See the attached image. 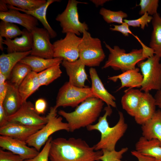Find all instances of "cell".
Returning a JSON list of instances; mask_svg holds the SVG:
<instances>
[{"label": "cell", "mask_w": 161, "mask_h": 161, "mask_svg": "<svg viewBox=\"0 0 161 161\" xmlns=\"http://www.w3.org/2000/svg\"><path fill=\"white\" fill-rule=\"evenodd\" d=\"M102 154L81 138L58 137L52 140L49 156L50 161H99Z\"/></svg>", "instance_id": "1"}, {"label": "cell", "mask_w": 161, "mask_h": 161, "mask_svg": "<svg viewBox=\"0 0 161 161\" xmlns=\"http://www.w3.org/2000/svg\"><path fill=\"white\" fill-rule=\"evenodd\" d=\"M105 112L100 117L98 122L86 128L88 131L97 130L101 134L100 140L94 145L96 151L106 149L110 151L115 150L118 141L123 136L128 128L123 113L118 112L119 120L116 124L112 127L109 125L107 117L111 115L112 110L111 106H107L104 109Z\"/></svg>", "instance_id": "2"}, {"label": "cell", "mask_w": 161, "mask_h": 161, "mask_svg": "<svg viewBox=\"0 0 161 161\" xmlns=\"http://www.w3.org/2000/svg\"><path fill=\"white\" fill-rule=\"evenodd\" d=\"M104 104L101 100L91 97L82 102L72 112H67L60 110L58 113L65 119L70 131L73 132L92 124L99 117Z\"/></svg>", "instance_id": "3"}, {"label": "cell", "mask_w": 161, "mask_h": 161, "mask_svg": "<svg viewBox=\"0 0 161 161\" xmlns=\"http://www.w3.org/2000/svg\"><path fill=\"white\" fill-rule=\"evenodd\" d=\"M104 43L109 53L107 60L102 67L103 69L111 67L114 70H121L123 72L135 68L137 64L154 54L152 49L143 44L142 49H134L129 52L126 53L124 49L117 46L112 48Z\"/></svg>", "instance_id": "4"}, {"label": "cell", "mask_w": 161, "mask_h": 161, "mask_svg": "<svg viewBox=\"0 0 161 161\" xmlns=\"http://www.w3.org/2000/svg\"><path fill=\"white\" fill-rule=\"evenodd\" d=\"M78 48L79 59L85 66H99L106 57L100 40L92 37L87 31L83 33Z\"/></svg>", "instance_id": "5"}, {"label": "cell", "mask_w": 161, "mask_h": 161, "mask_svg": "<svg viewBox=\"0 0 161 161\" xmlns=\"http://www.w3.org/2000/svg\"><path fill=\"white\" fill-rule=\"evenodd\" d=\"M57 112L53 107H50L49 112L47 115V123L27 140V145L39 151L52 134L62 130L70 131L68 123L62 121V117L57 116Z\"/></svg>", "instance_id": "6"}, {"label": "cell", "mask_w": 161, "mask_h": 161, "mask_svg": "<svg viewBox=\"0 0 161 161\" xmlns=\"http://www.w3.org/2000/svg\"><path fill=\"white\" fill-rule=\"evenodd\" d=\"M160 58L156 55L142 61L137 65L143 76L140 90L148 92L152 90L161 89V63Z\"/></svg>", "instance_id": "7"}, {"label": "cell", "mask_w": 161, "mask_h": 161, "mask_svg": "<svg viewBox=\"0 0 161 161\" xmlns=\"http://www.w3.org/2000/svg\"><path fill=\"white\" fill-rule=\"evenodd\" d=\"M91 97H95L91 87H76L68 81L59 89L55 105L53 107L56 110L60 107H76L86 99Z\"/></svg>", "instance_id": "8"}, {"label": "cell", "mask_w": 161, "mask_h": 161, "mask_svg": "<svg viewBox=\"0 0 161 161\" xmlns=\"http://www.w3.org/2000/svg\"><path fill=\"white\" fill-rule=\"evenodd\" d=\"M79 4L87 3L69 0L64 10L56 17V20L60 23L63 33L71 32L80 35L84 31H87L89 29L88 26L85 22H81L79 20L77 7Z\"/></svg>", "instance_id": "9"}, {"label": "cell", "mask_w": 161, "mask_h": 161, "mask_svg": "<svg viewBox=\"0 0 161 161\" xmlns=\"http://www.w3.org/2000/svg\"><path fill=\"white\" fill-rule=\"evenodd\" d=\"M81 38L73 33H66L63 38L53 43L54 58H61L69 62L78 59V47Z\"/></svg>", "instance_id": "10"}, {"label": "cell", "mask_w": 161, "mask_h": 161, "mask_svg": "<svg viewBox=\"0 0 161 161\" xmlns=\"http://www.w3.org/2000/svg\"><path fill=\"white\" fill-rule=\"evenodd\" d=\"M48 117L41 116L36 111L35 106L30 101L22 103L18 110L13 114L8 116L9 123H13L30 126L45 125Z\"/></svg>", "instance_id": "11"}, {"label": "cell", "mask_w": 161, "mask_h": 161, "mask_svg": "<svg viewBox=\"0 0 161 161\" xmlns=\"http://www.w3.org/2000/svg\"><path fill=\"white\" fill-rule=\"evenodd\" d=\"M31 32L32 45L30 55L46 59L54 58L53 46L48 32L44 28L36 27Z\"/></svg>", "instance_id": "12"}, {"label": "cell", "mask_w": 161, "mask_h": 161, "mask_svg": "<svg viewBox=\"0 0 161 161\" xmlns=\"http://www.w3.org/2000/svg\"><path fill=\"white\" fill-rule=\"evenodd\" d=\"M25 141L7 136L0 135V146L3 150H6L18 155L22 159H32L39 153L33 147H30Z\"/></svg>", "instance_id": "13"}, {"label": "cell", "mask_w": 161, "mask_h": 161, "mask_svg": "<svg viewBox=\"0 0 161 161\" xmlns=\"http://www.w3.org/2000/svg\"><path fill=\"white\" fill-rule=\"evenodd\" d=\"M44 125L30 126L8 122L0 127V134L26 142L32 135L42 128Z\"/></svg>", "instance_id": "14"}, {"label": "cell", "mask_w": 161, "mask_h": 161, "mask_svg": "<svg viewBox=\"0 0 161 161\" xmlns=\"http://www.w3.org/2000/svg\"><path fill=\"white\" fill-rule=\"evenodd\" d=\"M61 64L69 77L68 82L71 85L79 87H86L85 82L88 79L85 65L78 59L73 62L63 60Z\"/></svg>", "instance_id": "15"}, {"label": "cell", "mask_w": 161, "mask_h": 161, "mask_svg": "<svg viewBox=\"0 0 161 161\" xmlns=\"http://www.w3.org/2000/svg\"><path fill=\"white\" fill-rule=\"evenodd\" d=\"M1 20L19 24L29 31H32L38 25V20L32 15L19 11L9 9L6 12H0Z\"/></svg>", "instance_id": "16"}, {"label": "cell", "mask_w": 161, "mask_h": 161, "mask_svg": "<svg viewBox=\"0 0 161 161\" xmlns=\"http://www.w3.org/2000/svg\"><path fill=\"white\" fill-rule=\"evenodd\" d=\"M156 100L149 92H143L141 101L134 117L138 124L141 126L148 122L156 111Z\"/></svg>", "instance_id": "17"}, {"label": "cell", "mask_w": 161, "mask_h": 161, "mask_svg": "<svg viewBox=\"0 0 161 161\" xmlns=\"http://www.w3.org/2000/svg\"><path fill=\"white\" fill-rule=\"evenodd\" d=\"M89 73L92 83L91 87L95 97L105 103L107 106L116 107L115 97L105 88L96 69L91 67L89 69Z\"/></svg>", "instance_id": "18"}, {"label": "cell", "mask_w": 161, "mask_h": 161, "mask_svg": "<svg viewBox=\"0 0 161 161\" xmlns=\"http://www.w3.org/2000/svg\"><path fill=\"white\" fill-rule=\"evenodd\" d=\"M21 36L13 39H5L4 44L7 47V53L24 52L31 51L32 45V37L31 32L24 28Z\"/></svg>", "instance_id": "19"}, {"label": "cell", "mask_w": 161, "mask_h": 161, "mask_svg": "<svg viewBox=\"0 0 161 161\" xmlns=\"http://www.w3.org/2000/svg\"><path fill=\"white\" fill-rule=\"evenodd\" d=\"M140 71L139 68L136 67L123 72L119 75L109 77L108 79L114 82L118 80H120L121 85L117 91L125 87H129V89L140 87L143 76Z\"/></svg>", "instance_id": "20"}, {"label": "cell", "mask_w": 161, "mask_h": 161, "mask_svg": "<svg viewBox=\"0 0 161 161\" xmlns=\"http://www.w3.org/2000/svg\"><path fill=\"white\" fill-rule=\"evenodd\" d=\"M141 126L142 136L148 140H157L161 146V111H156L152 117Z\"/></svg>", "instance_id": "21"}, {"label": "cell", "mask_w": 161, "mask_h": 161, "mask_svg": "<svg viewBox=\"0 0 161 161\" xmlns=\"http://www.w3.org/2000/svg\"><path fill=\"white\" fill-rule=\"evenodd\" d=\"M135 148V150L141 154L161 161V146L157 140H148L142 136L136 142Z\"/></svg>", "instance_id": "22"}, {"label": "cell", "mask_w": 161, "mask_h": 161, "mask_svg": "<svg viewBox=\"0 0 161 161\" xmlns=\"http://www.w3.org/2000/svg\"><path fill=\"white\" fill-rule=\"evenodd\" d=\"M22 103L18 88L11 83L8 82L7 92L2 103L7 116L16 112Z\"/></svg>", "instance_id": "23"}, {"label": "cell", "mask_w": 161, "mask_h": 161, "mask_svg": "<svg viewBox=\"0 0 161 161\" xmlns=\"http://www.w3.org/2000/svg\"><path fill=\"white\" fill-rule=\"evenodd\" d=\"M143 92L133 88L128 89L121 99L123 109L130 116L134 117L141 101Z\"/></svg>", "instance_id": "24"}, {"label": "cell", "mask_w": 161, "mask_h": 161, "mask_svg": "<svg viewBox=\"0 0 161 161\" xmlns=\"http://www.w3.org/2000/svg\"><path fill=\"white\" fill-rule=\"evenodd\" d=\"M59 0H48L46 2L39 8L32 11L22 10L16 7L8 5L9 9H14L23 13L30 15L39 20L42 24L44 28L49 32L51 38L56 37L57 35L56 32L51 27L47 18L46 14L47 8L52 3L60 1Z\"/></svg>", "instance_id": "25"}, {"label": "cell", "mask_w": 161, "mask_h": 161, "mask_svg": "<svg viewBox=\"0 0 161 161\" xmlns=\"http://www.w3.org/2000/svg\"><path fill=\"white\" fill-rule=\"evenodd\" d=\"M63 59L61 58L46 59L32 55L27 56L19 62L30 66L32 71L38 73L56 65L61 64Z\"/></svg>", "instance_id": "26"}, {"label": "cell", "mask_w": 161, "mask_h": 161, "mask_svg": "<svg viewBox=\"0 0 161 161\" xmlns=\"http://www.w3.org/2000/svg\"><path fill=\"white\" fill-rule=\"evenodd\" d=\"M31 51L24 52L2 53L0 56V72L9 79L11 72L16 64L30 54Z\"/></svg>", "instance_id": "27"}, {"label": "cell", "mask_w": 161, "mask_h": 161, "mask_svg": "<svg viewBox=\"0 0 161 161\" xmlns=\"http://www.w3.org/2000/svg\"><path fill=\"white\" fill-rule=\"evenodd\" d=\"M38 73L31 71L25 78L19 86L18 89L22 103L41 86Z\"/></svg>", "instance_id": "28"}, {"label": "cell", "mask_w": 161, "mask_h": 161, "mask_svg": "<svg viewBox=\"0 0 161 161\" xmlns=\"http://www.w3.org/2000/svg\"><path fill=\"white\" fill-rule=\"evenodd\" d=\"M153 27L149 47L154 54L161 58V17L158 13L153 16Z\"/></svg>", "instance_id": "29"}, {"label": "cell", "mask_w": 161, "mask_h": 161, "mask_svg": "<svg viewBox=\"0 0 161 161\" xmlns=\"http://www.w3.org/2000/svg\"><path fill=\"white\" fill-rule=\"evenodd\" d=\"M32 71L31 69L28 65L18 62L11 72L9 79L11 83L18 88L25 78Z\"/></svg>", "instance_id": "30"}, {"label": "cell", "mask_w": 161, "mask_h": 161, "mask_svg": "<svg viewBox=\"0 0 161 161\" xmlns=\"http://www.w3.org/2000/svg\"><path fill=\"white\" fill-rule=\"evenodd\" d=\"M62 73L60 64L50 67L38 73L41 86L48 85L60 77Z\"/></svg>", "instance_id": "31"}, {"label": "cell", "mask_w": 161, "mask_h": 161, "mask_svg": "<svg viewBox=\"0 0 161 161\" xmlns=\"http://www.w3.org/2000/svg\"><path fill=\"white\" fill-rule=\"evenodd\" d=\"M7 4L22 10L32 11L45 3L46 0H2Z\"/></svg>", "instance_id": "32"}, {"label": "cell", "mask_w": 161, "mask_h": 161, "mask_svg": "<svg viewBox=\"0 0 161 161\" xmlns=\"http://www.w3.org/2000/svg\"><path fill=\"white\" fill-rule=\"evenodd\" d=\"M23 33L19 27L15 24L1 20L0 22V36L5 39H12Z\"/></svg>", "instance_id": "33"}, {"label": "cell", "mask_w": 161, "mask_h": 161, "mask_svg": "<svg viewBox=\"0 0 161 161\" xmlns=\"http://www.w3.org/2000/svg\"><path fill=\"white\" fill-rule=\"evenodd\" d=\"M99 14L107 23H116L122 24L124 18L128 17L127 14L121 10L113 11L102 7L99 11Z\"/></svg>", "instance_id": "34"}, {"label": "cell", "mask_w": 161, "mask_h": 161, "mask_svg": "<svg viewBox=\"0 0 161 161\" xmlns=\"http://www.w3.org/2000/svg\"><path fill=\"white\" fill-rule=\"evenodd\" d=\"M159 2L158 0H140L138 5L140 8L139 14L142 16L147 13L153 16L157 14V13Z\"/></svg>", "instance_id": "35"}, {"label": "cell", "mask_w": 161, "mask_h": 161, "mask_svg": "<svg viewBox=\"0 0 161 161\" xmlns=\"http://www.w3.org/2000/svg\"><path fill=\"white\" fill-rule=\"evenodd\" d=\"M127 147H124L118 151L102 150L103 154L100 157L101 161H123L122 160L123 155L128 151Z\"/></svg>", "instance_id": "36"}, {"label": "cell", "mask_w": 161, "mask_h": 161, "mask_svg": "<svg viewBox=\"0 0 161 161\" xmlns=\"http://www.w3.org/2000/svg\"><path fill=\"white\" fill-rule=\"evenodd\" d=\"M153 16L147 13L141 16L139 18L133 20L124 19L123 22L126 23L129 26L133 27H140L144 30L145 27H148V24L151 21Z\"/></svg>", "instance_id": "37"}, {"label": "cell", "mask_w": 161, "mask_h": 161, "mask_svg": "<svg viewBox=\"0 0 161 161\" xmlns=\"http://www.w3.org/2000/svg\"><path fill=\"white\" fill-rule=\"evenodd\" d=\"M52 139V137H50L42 150L36 156L32 159L25 160L24 161H48L51 142Z\"/></svg>", "instance_id": "38"}, {"label": "cell", "mask_w": 161, "mask_h": 161, "mask_svg": "<svg viewBox=\"0 0 161 161\" xmlns=\"http://www.w3.org/2000/svg\"><path fill=\"white\" fill-rule=\"evenodd\" d=\"M24 160L19 155L10 151H5L0 149V161H23Z\"/></svg>", "instance_id": "39"}, {"label": "cell", "mask_w": 161, "mask_h": 161, "mask_svg": "<svg viewBox=\"0 0 161 161\" xmlns=\"http://www.w3.org/2000/svg\"><path fill=\"white\" fill-rule=\"evenodd\" d=\"M113 27L110 28V30L113 31H117L122 33L125 36H128L129 34H133L130 30L129 25L123 22L120 25H112Z\"/></svg>", "instance_id": "40"}, {"label": "cell", "mask_w": 161, "mask_h": 161, "mask_svg": "<svg viewBox=\"0 0 161 161\" xmlns=\"http://www.w3.org/2000/svg\"><path fill=\"white\" fill-rule=\"evenodd\" d=\"M34 106L36 112L40 114L44 113L47 108V103L44 99L39 98L35 101Z\"/></svg>", "instance_id": "41"}, {"label": "cell", "mask_w": 161, "mask_h": 161, "mask_svg": "<svg viewBox=\"0 0 161 161\" xmlns=\"http://www.w3.org/2000/svg\"><path fill=\"white\" fill-rule=\"evenodd\" d=\"M131 153L138 161H156L153 157L143 155L135 150L131 151Z\"/></svg>", "instance_id": "42"}, {"label": "cell", "mask_w": 161, "mask_h": 161, "mask_svg": "<svg viewBox=\"0 0 161 161\" xmlns=\"http://www.w3.org/2000/svg\"><path fill=\"white\" fill-rule=\"evenodd\" d=\"M7 117L2 103H0V127L4 126L8 123Z\"/></svg>", "instance_id": "43"}, {"label": "cell", "mask_w": 161, "mask_h": 161, "mask_svg": "<svg viewBox=\"0 0 161 161\" xmlns=\"http://www.w3.org/2000/svg\"><path fill=\"white\" fill-rule=\"evenodd\" d=\"M8 85V82L7 81L0 84V103H3L7 92Z\"/></svg>", "instance_id": "44"}, {"label": "cell", "mask_w": 161, "mask_h": 161, "mask_svg": "<svg viewBox=\"0 0 161 161\" xmlns=\"http://www.w3.org/2000/svg\"><path fill=\"white\" fill-rule=\"evenodd\" d=\"M154 97L156 100L157 106L161 111V89L157 91Z\"/></svg>", "instance_id": "45"}, {"label": "cell", "mask_w": 161, "mask_h": 161, "mask_svg": "<svg viewBox=\"0 0 161 161\" xmlns=\"http://www.w3.org/2000/svg\"><path fill=\"white\" fill-rule=\"evenodd\" d=\"M90 1L94 3L96 6L97 7L99 6H103L104 4L107 1L109 0H91Z\"/></svg>", "instance_id": "46"}, {"label": "cell", "mask_w": 161, "mask_h": 161, "mask_svg": "<svg viewBox=\"0 0 161 161\" xmlns=\"http://www.w3.org/2000/svg\"><path fill=\"white\" fill-rule=\"evenodd\" d=\"M9 10L8 5L4 3L2 0L0 1V12H6Z\"/></svg>", "instance_id": "47"}, {"label": "cell", "mask_w": 161, "mask_h": 161, "mask_svg": "<svg viewBox=\"0 0 161 161\" xmlns=\"http://www.w3.org/2000/svg\"><path fill=\"white\" fill-rule=\"evenodd\" d=\"M7 79V78L5 76L0 72V84H3L5 82Z\"/></svg>", "instance_id": "48"}, {"label": "cell", "mask_w": 161, "mask_h": 161, "mask_svg": "<svg viewBox=\"0 0 161 161\" xmlns=\"http://www.w3.org/2000/svg\"><path fill=\"white\" fill-rule=\"evenodd\" d=\"M4 40L2 37L0 36V49L1 51H3L4 49L3 46Z\"/></svg>", "instance_id": "49"}, {"label": "cell", "mask_w": 161, "mask_h": 161, "mask_svg": "<svg viewBox=\"0 0 161 161\" xmlns=\"http://www.w3.org/2000/svg\"><path fill=\"white\" fill-rule=\"evenodd\" d=\"M23 161H24V160Z\"/></svg>", "instance_id": "50"}]
</instances>
